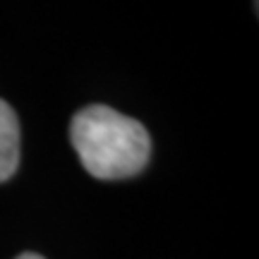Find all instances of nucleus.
Here are the masks:
<instances>
[{
	"mask_svg": "<svg viewBox=\"0 0 259 259\" xmlns=\"http://www.w3.org/2000/svg\"><path fill=\"white\" fill-rule=\"evenodd\" d=\"M70 139L87 173L99 180L137 176L151 154L147 127L108 106H87L74 113Z\"/></svg>",
	"mask_w": 259,
	"mask_h": 259,
	"instance_id": "1",
	"label": "nucleus"
},
{
	"mask_svg": "<svg viewBox=\"0 0 259 259\" xmlns=\"http://www.w3.org/2000/svg\"><path fill=\"white\" fill-rule=\"evenodd\" d=\"M17 259H44L41 254H34V252H24V254H19Z\"/></svg>",
	"mask_w": 259,
	"mask_h": 259,
	"instance_id": "3",
	"label": "nucleus"
},
{
	"mask_svg": "<svg viewBox=\"0 0 259 259\" xmlns=\"http://www.w3.org/2000/svg\"><path fill=\"white\" fill-rule=\"evenodd\" d=\"M19 166V120L12 106L0 99V183Z\"/></svg>",
	"mask_w": 259,
	"mask_h": 259,
	"instance_id": "2",
	"label": "nucleus"
}]
</instances>
